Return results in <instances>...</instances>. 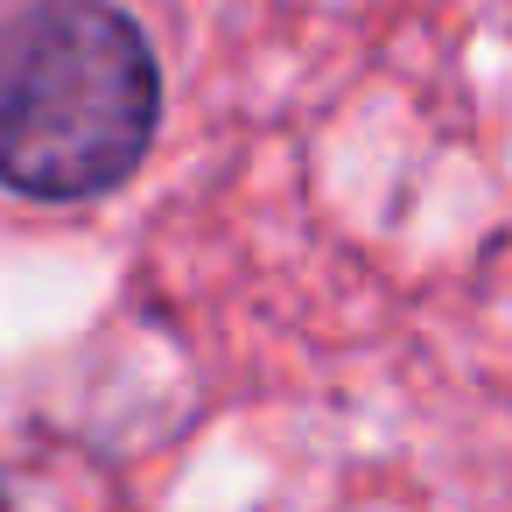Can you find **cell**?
<instances>
[{"instance_id": "obj_1", "label": "cell", "mask_w": 512, "mask_h": 512, "mask_svg": "<svg viewBox=\"0 0 512 512\" xmlns=\"http://www.w3.org/2000/svg\"><path fill=\"white\" fill-rule=\"evenodd\" d=\"M162 120V64L113 0H36L0 29V183L85 204L127 183Z\"/></svg>"}]
</instances>
